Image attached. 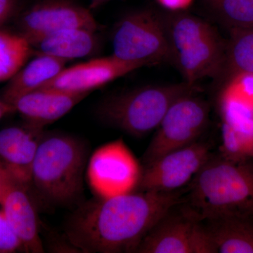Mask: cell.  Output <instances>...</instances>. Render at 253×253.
I'll use <instances>...</instances> for the list:
<instances>
[{
    "mask_svg": "<svg viewBox=\"0 0 253 253\" xmlns=\"http://www.w3.org/2000/svg\"><path fill=\"white\" fill-rule=\"evenodd\" d=\"M183 189L134 191L83 203L68 218L65 239L84 253H136L163 216L184 202Z\"/></svg>",
    "mask_w": 253,
    "mask_h": 253,
    "instance_id": "1",
    "label": "cell"
},
{
    "mask_svg": "<svg viewBox=\"0 0 253 253\" xmlns=\"http://www.w3.org/2000/svg\"><path fill=\"white\" fill-rule=\"evenodd\" d=\"M188 189L181 205L197 220L229 215L253 219V159L212 153Z\"/></svg>",
    "mask_w": 253,
    "mask_h": 253,
    "instance_id": "2",
    "label": "cell"
},
{
    "mask_svg": "<svg viewBox=\"0 0 253 253\" xmlns=\"http://www.w3.org/2000/svg\"><path fill=\"white\" fill-rule=\"evenodd\" d=\"M89 149L84 141L64 133L43 134L33 168L30 188L51 206H68L83 191Z\"/></svg>",
    "mask_w": 253,
    "mask_h": 253,
    "instance_id": "3",
    "label": "cell"
},
{
    "mask_svg": "<svg viewBox=\"0 0 253 253\" xmlns=\"http://www.w3.org/2000/svg\"><path fill=\"white\" fill-rule=\"evenodd\" d=\"M171 62L179 70L184 82L195 85L206 78L217 81L224 61L225 43L209 23L186 14L163 18Z\"/></svg>",
    "mask_w": 253,
    "mask_h": 253,
    "instance_id": "4",
    "label": "cell"
},
{
    "mask_svg": "<svg viewBox=\"0 0 253 253\" xmlns=\"http://www.w3.org/2000/svg\"><path fill=\"white\" fill-rule=\"evenodd\" d=\"M194 92V85L186 82L141 86L103 99L96 114L108 126L134 137H142L158 127L176 100Z\"/></svg>",
    "mask_w": 253,
    "mask_h": 253,
    "instance_id": "5",
    "label": "cell"
},
{
    "mask_svg": "<svg viewBox=\"0 0 253 253\" xmlns=\"http://www.w3.org/2000/svg\"><path fill=\"white\" fill-rule=\"evenodd\" d=\"M113 56L127 62L148 65L170 61L171 53L163 18L149 10L125 16L112 36Z\"/></svg>",
    "mask_w": 253,
    "mask_h": 253,
    "instance_id": "6",
    "label": "cell"
},
{
    "mask_svg": "<svg viewBox=\"0 0 253 253\" xmlns=\"http://www.w3.org/2000/svg\"><path fill=\"white\" fill-rule=\"evenodd\" d=\"M206 101L186 95L176 100L165 114L141 158L142 166L201 139L209 121Z\"/></svg>",
    "mask_w": 253,
    "mask_h": 253,
    "instance_id": "7",
    "label": "cell"
},
{
    "mask_svg": "<svg viewBox=\"0 0 253 253\" xmlns=\"http://www.w3.org/2000/svg\"><path fill=\"white\" fill-rule=\"evenodd\" d=\"M181 204L171 208L156 222L136 253H217L204 222L195 219Z\"/></svg>",
    "mask_w": 253,
    "mask_h": 253,
    "instance_id": "8",
    "label": "cell"
},
{
    "mask_svg": "<svg viewBox=\"0 0 253 253\" xmlns=\"http://www.w3.org/2000/svg\"><path fill=\"white\" fill-rule=\"evenodd\" d=\"M141 166L122 139L103 145L86 166L88 184L96 197L108 198L135 191Z\"/></svg>",
    "mask_w": 253,
    "mask_h": 253,
    "instance_id": "9",
    "label": "cell"
},
{
    "mask_svg": "<svg viewBox=\"0 0 253 253\" xmlns=\"http://www.w3.org/2000/svg\"><path fill=\"white\" fill-rule=\"evenodd\" d=\"M211 143L200 140L141 166L135 191L172 192L189 185L211 155Z\"/></svg>",
    "mask_w": 253,
    "mask_h": 253,
    "instance_id": "10",
    "label": "cell"
},
{
    "mask_svg": "<svg viewBox=\"0 0 253 253\" xmlns=\"http://www.w3.org/2000/svg\"><path fill=\"white\" fill-rule=\"evenodd\" d=\"M20 34L28 39L66 30L83 28L96 31L90 11L70 0H41L20 15Z\"/></svg>",
    "mask_w": 253,
    "mask_h": 253,
    "instance_id": "11",
    "label": "cell"
},
{
    "mask_svg": "<svg viewBox=\"0 0 253 253\" xmlns=\"http://www.w3.org/2000/svg\"><path fill=\"white\" fill-rule=\"evenodd\" d=\"M142 67L139 63L123 61L111 55L65 68L40 89L89 94L94 89Z\"/></svg>",
    "mask_w": 253,
    "mask_h": 253,
    "instance_id": "12",
    "label": "cell"
},
{
    "mask_svg": "<svg viewBox=\"0 0 253 253\" xmlns=\"http://www.w3.org/2000/svg\"><path fill=\"white\" fill-rule=\"evenodd\" d=\"M4 171V184L0 191V208L21 241L23 251L44 253L40 236L36 208L28 189L30 187Z\"/></svg>",
    "mask_w": 253,
    "mask_h": 253,
    "instance_id": "13",
    "label": "cell"
},
{
    "mask_svg": "<svg viewBox=\"0 0 253 253\" xmlns=\"http://www.w3.org/2000/svg\"><path fill=\"white\" fill-rule=\"evenodd\" d=\"M44 133L43 129L27 123L0 130V167L29 187L32 168Z\"/></svg>",
    "mask_w": 253,
    "mask_h": 253,
    "instance_id": "14",
    "label": "cell"
},
{
    "mask_svg": "<svg viewBox=\"0 0 253 253\" xmlns=\"http://www.w3.org/2000/svg\"><path fill=\"white\" fill-rule=\"evenodd\" d=\"M88 93H72L53 89H38L11 103L25 123L44 129L71 111Z\"/></svg>",
    "mask_w": 253,
    "mask_h": 253,
    "instance_id": "15",
    "label": "cell"
},
{
    "mask_svg": "<svg viewBox=\"0 0 253 253\" xmlns=\"http://www.w3.org/2000/svg\"><path fill=\"white\" fill-rule=\"evenodd\" d=\"M33 52L68 61L94 54L99 47L96 31L76 28L26 39Z\"/></svg>",
    "mask_w": 253,
    "mask_h": 253,
    "instance_id": "16",
    "label": "cell"
},
{
    "mask_svg": "<svg viewBox=\"0 0 253 253\" xmlns=\"http://www.w3.org/2000/svg\"><path fill=\"white\" fill-rule=\"evenodd\" d=\"M67 61L38 54L8 81L0 98L11 104L19 96L40 89L63 71Z\"/></svg>",
    "mask_w": 253,
    "mask_h": 253,
    "instance_id": "17",
    "label": "cell"
},
{
    "mask_svg": "<svg viewBox=\"0 0 253 253\" xmlns=\"http://www.w3.org/2000/svg\"><path fill=\"white\" fill-rule=\"evenodd\" d=\"M203 222L217 253H253V219L229 215Z\"/></svg>",
    "mask_w": 253,
    "mask_h": 253,
    "instance_id": "18",
    "label": "cell"
},
{
    "mask_svg": "<svg viewBox=\"0 0 253 253\" xmlns=\"http://www.w3.org/2000/svg\"><path fill=\"white\" fill-rule=\"evenodd\" d=\"M220 104L224 123L253 119V73L237 75L226 82Z\"/></svg>",
    "mask_w": 253,
    "mask_h": 253,
    "instance_id": "19",
    "label": "cell"
},
{
    "mask_svg": "<svg viewBox=\"0 0 253 253\" xmlns=\"http://www.w3.org/2000/svg\"><path fill=\"white\" fill-rule=\"evenodd\" d=\"M250 73H253V28H231L217 81L226 83L237 75Z\"/></svg>",
    "mask_w": 253,
    "mask_h": 253,
    "instance_id": "20",
    "label": "cell"
},
{
    "mask_svg": "<svg viewBox=\"0 0 253 253\" xmlns=\"http://www.w3.org/2000/svg\"><path fill=\"white\" fill-rule=\"evenodd\" d=\"M33 52L31 44L22 35L0 29V83L14 77Z\"/></svg>",
    "mask_w": 253,
    "mask_h": 253,
    "instance_id": "21",
    "label": "cell"
},
{
    "mask_svg": "<svg viewBox=\"0 0 253 253\" xmlns=\"http://www.w3.org/2000/svg\"><path fill=\"white\" fill-rule=\"evenodd\" d=\"M220 154L232 160L253 159V119L224 123Z\"/></svg>",
    "mask_w": 253,
    "mask_h": 253,
    "instance_id": "22",
    "label": "cell"
},
{
    "mask_svg": "<svg viewBox=\"0 0 253 253\" xmlns=\"http://www.w3.org/2000/svg\"><path fill=\"white\" fill-rule=\"evenodd\" d=\"M217 19L231 28H253V0H206Z\"/></svg>",
    "mask_w": 253,
    "mask_h": 253,
    "instance_id": "23",
    "label": "cell"
},
{
    "mask_svg": "<svg viewBox=\"0 0 253 253\" xmlns=\"http://www.w3.org/2000/svg\"><path fill=\"white\" fill-rule=\"evenodd\" d=\"M23 251L22 244L0 208V253Z\"/></svg>",
    "mask_w": 253,
    "mask_h": 253,
    "instance_id": "24",
    "label": "cell"
},
{
    "mask_svg": "<svg viewBox=\"0 0 253 253\" xmlns=\"http://www.w3.org/2000/svg\"><path fill=\"white\" fill-rule=\"evenodd\" d=\"M20 7L21 0H0V26L14 18Z\"/></svg>",
    "mask_w": 253,
    "mask_h": 253,
    "instance_id": "25",
    "label": "cell"
},
{
    "mask_svg": "<svg viewBox=\"0 0 253 253\" xmlns=\"http://www.w3.org/2000/svg\"><path fill=\"white\" fill-rule=\"evenodd\" d=\"M194 0H157L163 7L173 11H182L187 9Z\"/></svg>",
    "mask_w": 253,
    "mask_h": 253,
    "instance_id": "26",
    "label": "cell"
},
{
    "mask_svg": "<svg viewBox=\"0 0 253 253\" xmlns=\"http://www.w3.org/2000/svg\"><path fill=\"white\" fill-rule=\"evenodd\" d=\"M15 112L12 105L6 102L0 98V120L6 116V115Z\"/></svg>",
    "mask_w": 253,
    "mask_h": 253,
    "instance_id": "27",
    "label": "cell"
},
{
    "mask_svg": "<svg viewBox=\"0 0 253 253\" xmlns=\"http://www.w3.org/2000/svg\"><path fill=\"white\" fill-rule=\"evenodd\" d=\"M109 1V0H90L89 6H90V9H96V8L99 7L100 6Z\"/></svg>",
    "mask_w": 253,
    "mask_h": 253,
    "instance_id": "28",
    "label": "cell"
},
{
    "mask_svg": "<svg viewBox=\"0 0 253 253\" xmlns=\"http://www.w3.org/2000/svg\"><path fill=\"white\" fill-rule=\"evenodd\" d=\"M4 171L3 168L0 167V191H1V187H2L3 184H4Z\"/></svg>",
    "mask_w": 253,
    "mask_h": 253,
    "instance_id": "29",
    "label": "cell"
}]
</instances>
